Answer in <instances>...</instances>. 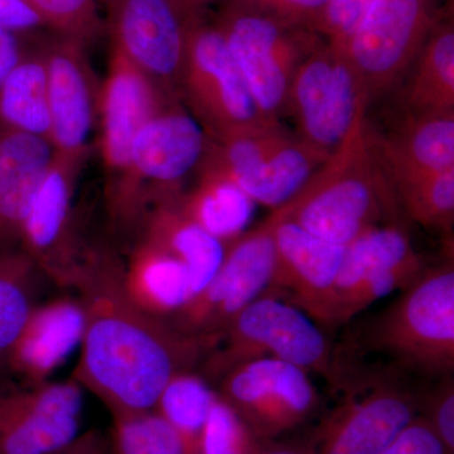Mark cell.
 Wrapping results in <instances>:
<instances>
[{
	"label": "cell",
	"mask_w": 454,
	"mask_h": 454,
	"mask_svg": "<svg viewBox=\"0 0 454 454\" xmlns=\"http://www.w3.org/2000/svg\"><path fill=\"white\" fill-rule=\"evenodd\" d=\"M225 245V256L210 283L168 319L176 330L201 340L210 351L236 316L268 293L276 270L269 216Z\"/></svg>",
	"instance_id": "7"
},
{
	"label": "cell",
	"mask_w": 454,
	"mask_h": 454,
	"mask_svg": "<svg viewBox=\"0 0 454 454\" xmlns=\"http://www.w3.org/2000/svg\"><path fill=\"white\" fill-rule=\"evenodd\" d=\"M112 417L115 454H193L178 433L154 411Z\"/></svg>",
	"instance_id": "32"
},
{
	"label": "cell",
	"mask_w": 454,
	"mask_h": 454,
	"mask_svg": "<svg viewBox=\"0 0 454 454\" xmlns=\"http://www.w3.org/2000/svg\"><path fill=\"white\" fill-rule=\"evenodd\" d=\"M365 346L400 369L442 378L454 372L453 260L427 268L372 322Z\"/></svg>",
	"instance_id": "3"
},
{
	"label": "cell",
	"mask_w": 454,
	"mask_h": 454,
	"mask_svg": "<svg viewBox=\"0 0 454 454\" xmlns=\"http://www.w3.org/2000/svg\"><path fill=\"white\" fill-rule=\"evenodd\" d=\"M223 7L244 9L286 25L318 32L327 0H223ZM318 35V33H317Z\"/></svg>",
	"instance_id": "35"
},
{
	"label": "cell",
	"mask_w": 454,
	"mask_h": 454,
	"mask_svg": "<svg viewBox=\"0 0 454 454\" xmlns=\"http://www.w3.org/2000/svg\"><path fill=\"white\" fill-rule=\"evenodd\" d=\"M259 454H313L309 447L291 446V444L274 443L273 441L264 442Z\"/></svg>",
	"instance_id": "43"
},
{
	"label": "cell",
	"mask_w": 454,
	"mask_h": 454,
	"mask_svg": "<svg viewBox=\"0 0 454 454\" xmlns=\"http://www.w3.org/2000/svg\"><path fill=\"white\" fill-rule=\"evenodd\" d=\"M376 158V157H375ZM399 207L427 229L452 232L454 169L428 172L378 160Z\"/></svg>",
	"instance_id": "27"
},
{
	"label": "cell",
	"mask_w": 454,
	"mask_h": 454,
	"mask_svg": "<svg viewBox=\"0 0 454 454\" xmlns=\"http://www.w3.org/2000/svg\"><path fill=\"white\" fill-rule=\"evenodd\" d=\"M367 109L358 113L339 148L282 207L286 219L346 247L396 210L397 202L367 137Z\"/></svg>",
	"instance_id": "2"
},
{
	"label": "cell",
	"mask_w": 454,
	"mask_h": 454,
	"mask_svg": "<svg viewBox=\"0 0 454 454\" xmlns=\"http://www.w3.org/2000/svg\"><path fill=\"white\" fill-rule=\"evenodd\" d=\"M380 454H454L422 417L417 415Z\"/></svg>",
	"instance_id": "38"
},
{
	"label": "cell",
	"mask_w": 454,
	"mask_h": 454,
	"mask_svg": "<svg viewBox=\"0 0 454 454\" xmlns=\"http://www.w3.org/2000/svg\"><path fill=\"white\" fill-rule=\"evenodd\" d=\"M38 26L43 25L26 0H0V28L14 32Z\"/></svg>",
	"instance_id": "39"
},
{
	"label": "cell",
	"mask_w": 454,
	"mask_h": 454,
	"mask_svg": "<svg viewBox=\"0 0 454 454\" xmlns=\"http://www.w3.org/2000/svg\"><path fill=\"white\" fill-rule=\"evenodd\" d=\"M110 443L98 429L77 435L70 443L44 454H109Z\"/></svg>",
	"instance_id": "40"
},
{
	"label": "cell",
	"mask_w": 454,
	"mask_h": 454,
	"mask_svg": "<svg viewBox=\"0 0 454 454\" xmlns=\"http://www.w3.org/2000/svg\"><path fill=\"white\" fill-rule=\"evenodd\" d=\"M418 415L432 427L448 450L454 453L453 373L438 378L434 387L418 396Z\"/></svg>",
	"instance_id": "36"
},
{
	"label": "cell",
	"mask_w": 454,
	"mask_h": 454,
	"mask_svg": "<svg viewBox=\"0 0 454 454\" xmlns=\"http://www.w3.org/2000/svg\"><path fill=\"white\" fill-rule=\"evenodd\" d=\"M106 32L121 51L163 88L177 91L184 29L167 0H97Z\"/></svg>",
	"instance_id": "19"
},
{
	"label": "cell",
	"mask_w": 454,
	"mask_h": 454,
	"mask_svg": "<svg viewBox=\"0 0 454 454\" xmlns=\"http://www.w3.org/2000/svg\"><path fill=\"white\" fill-rule=\"evenodd\" d=\"M217 397L210 382L196 372L177 373L166 385L154 411L178 433L191 452L199 454L200 438Z\"/></svg>",
	"instance_id": "31"
},
{
	"label": "cell",
	"mask_w": 454,
	"mask_h": 454,
	"mask_svg": "<svg viewBox=\"0 0 454 454\" xmlns=\"http://www.w3.org/2000/svg\"><path fill=\"white\" fill-rule=\"evenodd\" d=\"M88 158L55 152L23 225L20 250L59 288L71 289L91 247L80 241L74 208L77 184Z\"/></svg>",
	"instance_id": "13"
},
{
	"label": "cell",
	"mask_w": 454,
	"mask_h": 454,
	"mask_svg": "<svg viewBox=\"0 0 454 454\" xmlns=\"http://www.w3.org/2000/svg\"><path fill=\"white\" fill-rule=\"evenodd\" d=\"M82 306V355L73 379L110 414L154 411L177 373L195 372L210 348L145 312L122 282V262L91 247L71 286Z\"/></svg>",
	"instance_id": "1"
},
{
	"label": "cell",
	"mask_w": 454,
	"mask_h": 454,
	"mask_svg": "<svg viewBox=\"0 0 454 454\" xmlns=\"http://www.w3.org/2000/svg\"><path fill=\"white\" fill-rule=\"evenodd\" d=\"M0 122L51 143L44 52L22 57L0 88Z\"/></svg>",
	"instance_id": "29"
},
{
	"label": "cell",
	"mask_w": 454,
	"mask_h": 454,
	"mask_svg": "<svg viewBox=\"0 0 454 454\" xmlns=\"http://www.w3.org/2000/svg\"><path fill=\"white\" fill-rule=\"evenodd\" d=\"M217 394L262 441L307 422L319 405L309 372L273 357L247 361L226 372Z\"/></svg>",
	"instance_id": "14"
},
{
	"label": "cell",
	"mask_w": 454,
	"mask_h": 454,
	"mask_svg": "<svg viewBox=\"0 0 454 454\" xmlns=\"http://www.w3.org/2000/svg\"><path fill=\"white\" fill-rule=\"evenodd\" d=\"M82 387L74 380L37 385L0 380V454H44L79 435Z\"/></svg>",
	"instance_id": "16"
},
{
	"label": "cell",
	"mask_w": 454,
	"mask_h": 454,
	"mask_svg": "<svg viewBox=\"0 0 454 454\" xmlns=\"http://www.w3.org/2000/svg\"><path fill=\"white\" fill-rule=\"evenodd\" d=\"M184 29L177 92L208 139L223 140L280 125L256 104L215 23L203 20Z\"/></svg>",
	"instance_id": "6"
},
{
	"label": "cell",
	"mask_w": 454,
	"mask_h": 454,
	"mask_svg": "<svg viewBox=\"0 0 454 454\" xmlns=\"http://www.w3.org/2000/svg\"><path fill=\"white\" fill-rule=\"evenodd\" d=\"M195 186L177 197L184 215L223 244L245 232L255 202L223 173L200 166Z\"/></svg>",
	"instance_id": "26"
},
{
	"label": "cell",
	"mask_w": 454,
	"mask_h": 454,
	"mask_svg": "<svg viewBox=\"0 0 454 454\" xmlns=\"http://www.w3.org/2000/svg\"><path fill=\"white\" fill-rule=\"evenodd\" d=\"M175 95L178 92L163 88L121 51L110 49L98 116L107 217L118 207L129 181L131 149L139 130Z\"/></svg>",
	"instance_id": "12"
},
{
	"label": "cell",
	"mask_w": 454,
	"mask_h": 454,
	"mask_svg": "<svg viewBox=\"0 0 454 454\" xmlns=\"http://www.w3.org/2000/svg\"><path fill=\"white\" fill-rule=\"evenodd\" d=\"M182 26L186 27L206 20L208 8L217 0H167Z\"/></svg>",
	"instance_id": "41"
},
{
	"label": "cell",
	"mask_w": 454,
	"mask_h": 454,
	"mask_svg": "<svg viewBox=\"0 0 454 454\" xmlns=\"http://www.w3.org/2000/svg\"><path fill=\"white\" fill-rule=\"evenodd\" d=\"M328 157L282 125L223 140L208 139L200 166L223 173L255 203L282 207Z\"/></svg>",
	"instance_id": "9"
},
{
	"label": "cell",
	"mask_w": 454,
	"mask_h": 454,
	"mask_svg": "<svg viewBox=\"0 0 454 454\" xmlns=\"http://www.w3.org/2000/svg\"><path fill=\"white\" fill-rule=\"evenodd\" d=\"M20 59L22 56H20V47L13 32L0 28V88Z\"/></svg>",
	"instance_id": "42"
},
{
	"label": "cell",
	"mask_w": 454,
	"mask_h": 454,
	"mask_svg": "<svg viewBox=\"0 0 454 454\" xmlns=\"http://www.w3.org/2000/svg\"><path fill=\"white\" fill-rule=\"evenodd\" d=\"M55 149L0 122V255L20 250L23 225Z\"/></svg>",
	"instance_id": "22"
},
{
	"label": "cell",
	"mask_w": 454,
	"mask_h": 454,
	"mask_svg": "<svg viewBox=\"0 0 454 454\" xmlns=\"http://www.w3.org/2000/svg\"><path fill=\"white\" fill-rule=\"evenodd\" d=\"M273 357L334 382L333 354L318 324L309 315L265 293L241 310L201 363L203 378L219 381L247 361Z\"/></svg>",
	"instance_id": "5"
},
{
	"label": "cell",
	"mask_w": 454,
	"mask_h": 454,
	"mask_svg": "<svg viewBox=\"0 0 454 454\" xmlns=\"http://www.w3.org/2000/svg\"><path fill=\"white\" fill-rule=\"evenodd\" d=\"M40 18L42 25L49 26L59 37L85 44L94 43L106 32L97 0H26Z\"/></svg>",
	"instance_id": "33"
},
{
	"label": "cell",
	"mask_w": 454,
	"mask_h": 454,
	"mask_svg": "<svg viewBox=\"0 0 454 454\" xmlns=\"http://www.w3.org/2000/svg\"><path fill=\"white\" fill-rule=\"evenodd\" d=\"M355 387L319 424L313 454H380L418 415V395L387 379Z\"/></svg>",
	"instance_id": "17"
},
{
	"label": "cell",
	"mask_w": 454,
	"mask_h": 454,
	"mask_svg": "<svg viewBox=\"0 0 454 454\" xmlns=\"http://www.w3.org/2000/svg\"><path fill=\"white\" fill-rule=\"evenodd\" d=\"M176 197L157 203L146 212L137 232L172 254L188 269L195 297L219 270L226 245L188 219Z\"/></svg>",
	"instance_id": "24"
},
{
	"label": "cell",
	"mask_w": 454,
	"mask_h": 454,
	"mask_svg": "<svg viewBox=\"0 0 454 454\" xmlns=\"http://www.w3.org/2000/svg\"><path fill=\"white\" fill-rule=\"evenodd\" d=\"M83 312L79 298L38 301L27 317L8 360V375L20 384L50 381L51 375L82 343Z\"/></svg>",
	"instance_id": "21"
},
{
	"label": "cell",
	"mask_w": 454,
	"mask_h": 454,
	"mask_svg": "<svg viewBox=\"0 0 454 454\" xmlns=\"http://www.w3.org/2000/svg\"><path fill=\"white\" fill-rule=\"evenodd\" d=\"M51 119V145L56 153L90 154L98 122L101 83L92 70L85 44L59 37L43 51Z\"/></svg>",
	"instance_id": "20"
},
{
	"label": "cell",
	"mask_w": 454,
	"mask_h": 454,
	"mask_svg": "<svg viewBox=\"0 0 454 454\" xmlns=\"http://www.w3.org/2000/svg\"><path fill=\"white\" fill-rule=\"evenodd\" d=\"M207 145L205 130L182 106L179 95L169 98L134 140L129 181L109 217L110 226L138 231L146 212L182 192L184 179L199 169Z\"/></svg>",
	"instance_id": "4"
},
{
	"label": "cell",
	"mask_w": 454,
	"mask_h": 454,
	"mask_svg": "<svg viewBox=\"0 0 454 454\" xmlns=\"http://www.w3.org/2000/svg\"><path fill=\"white\" fill-rule=\"evenodd\" d=\"M373 3L375 0H327L317 33L342 50Z\"/></svg>",
	"instance_id": "37"
},
{
	"label": "cell",
	"mask_w": 454,
	"mask_h": 454,
	"mask_svg": "<svg viewBox=\"0 0 454 454\" xmlns=\"http://www.w3.org/2000/svg\"><path fill=\"white\" fill-rule=\"evenodd\" d=\"M426 269L404 230L396 225L367 230L346 245L328 327L348 324L376 301L403 291Z\"/></svg>",
	"instance_id": "15"
},
{
	"label": "cell",
	"mask_w": 454,
	"mask_h": 454,
	"mask_svg": "<svg viewBox=\"0 0 454 454\" xmlns=\"http://www.w3.org/2000/svg\"><path fill=\"white\" fill-rule=\"evenodd\" d=\"M264 442L217 394L203 427L199 454H259Z\"/></svg>",
	"instance_id": "34"
},
{
	"label": "cell",
	"mask_w": 454,
	"mask_h": 454,
	"mask_svg": "<svg viewBox=\"0 0 454 454\" xmlns=\"http://www.w3.org/2000/svg\"><path fill=\"white\" fill-rule=\"evenodd\" d=\"M122 282L130 300L157 318H172L192 300L188 269L157 244L138 236L128 262H122Z\"/></svg>",
	"instance_id": "23"
},
{
	"label": "cell",
	"mask_w": 454,
	"mask_h": 454,
	"mask_svg": "<svg viewBox=\"0 0 454 454\" xmlns=\"http://www.w3.org/2000/svg\"><path fill=\"white\" fill-rule=\"evenodd\" d=\"M367 137L372 153L384 162L428 172L454 169V112L405 113L390 136H378L367 122Z\"/></svg>",
	"instance_id": "25"
},
{
	"label": "cell",
	"mask_w": 454,
	"mask_h": 454,
	"mask_svg": "<svg viewBox=\"0 0 454 454\" xmlns=\"http://www.w3.org/2000/svg\"><path fill=\"white\" fill-rule=\"evenodd\" d=\"M43 274L22 250L0 255V380L8 375V360L18 334L33 307Z\"/></svg>",
	"instance_id": "30"
},
{
	"label": "cell",
	"mask_w": 454,
	"mask_h": 454,
	"mask_svg": "<svg viewBox=\"0 0 454 454\" xmlns=\"http://www.w3.org/2000/svg\"><path fill=\"white\" fill-rule=\"evenodd\" d=\"M262 112L279 121L286 113L293 74L319 35L268 16L223 7L215 22Z\"/></svg>",
	"instance_id": "8"
},
{
	"label": "cell",
	"mask_w": 454,
	"mask_h": 454,
	"mask_svg": "<svg viewBox=\"0 0 454 454\" xmlns=\"http://www.w3.org/2000/svg\"><path fill=\"white\" fill-rule=\"evenodd\" d=\"M434 28L427 0H375L340 50L367 106L404 79Z\"/></svg>",
	"instance_id": "11"
},
{
	"label": "cell",
	"mask_w": 454,
	"mask_h": 454,
	"mask_svg": "<svg viewBox=\"0 0 454 454\" xmlns=\"http://www.w3.org/2000/svg\"><path fill=\"white\" fill-rule=\"evenodd\" d=\"M269 219L276 245V270L268 293L328 327L334 284L346 247L310 234L278 210Z\"/></svg>",
	"instance_id": "18"
},
{
	"label": "cell",
	"mask_w": 454,
	"mask_h": 454,
	"mask_svg": "<svg viewBox=\"0 0 454 454\" xmlns=\"http://www.w3.org/2000/svg\"><path fill=\"white\" fill-rule=\"evenodd\" d=\"M406 76L403 91L406 113L454 112L452 26L434 28Z\"/></svg>",
	"instance_id": "28"
},
{
	"label": "cell",
	"mask_w": 454,
	"mask_h": 454,
	"mask_svg": "<svg viewBox=\"0 0 454 454\" xmlns=\"http://www.w3.org/2000/svg\"><path fill=\"white\" fill-rule=\"evenodd\" d=\"M364 109L369 106L348 57L319 42L295 68L289 85L286 112L294 119L298 138L328 157Z\"/></svg>",
	"instance_id": "10"
}]
</instances>
